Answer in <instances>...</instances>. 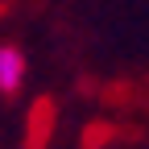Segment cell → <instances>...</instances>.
I'll use <instances>...</instances> for the list:
<instances>
[{
	"label": "cell",
	"instance_id": "1",
	"mask_svg": "<svg viewBox=\"0 0 149 149\" xmlns=\"http://www.w3.org/2000/svg\"><path fill=\"white\" fill-rule=\"evenodd\" d=\"M25 83V54L17 46H0V95H17Z\"/></svg>",
	"mask_w": 149,
	"mask_h": 149
}]
</instances>
